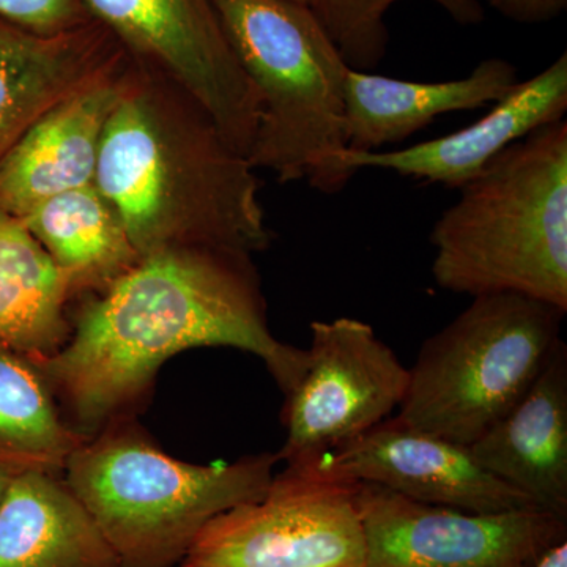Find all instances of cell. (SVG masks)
Wrapping results in <instances>:
<instances>
[{"instance_id":"obj_1","label":"cell","mask_w":567,"mask_h":567,"mask_svg":"<svg viewBox=\"0 0 567 567\" xmlns=\"http://www.w3.org/2000/svg\"><path fill=\"white\" fill-rule=\"evenodd\" d=\"M65 344L35 357L78 431L99 432L152 390L162 365L197 347H230L260 358L284 395L308 352L268 327L251 254L175 248L145 254L102 292L89 295Z\"/></svg>"},{"instance_id":"obj_2","label":"cell","mask_w":567,"mask_h":567,"mask_svg":"<svg viewBox=\"0 0 567 567\" xmlns=\"http://www.w3.org/2000/svg\"><path fill=\"white\" fill-rule=\"evenodd\" d=\"M256 171L196 100L128 55L104 126L95 185L140 256L267 249L271 233Z\"/></svg>"},{"instance_id":"obj_3","label":"cell","mask_w":567,"mask_h":567,"mask_svg":"<svg viewBox=\"0 0 567 567\" xmlns=\"http://www.w3.org/2000/svg\"><path fill=\"white\" fill-rule=\"evenodd\" d=\"M432 276L446 292L516 293L567 312V122L499 153L431 233Z\"/></svg>"},{"instance_id":"obj_4","label":"cell","mask_w":567,"mask_h":567,"mask_svg":"<svg viewBox=\"0 0 567 567\" xmlns=\"http://www.w3.org/2000/svg\"><path fill=\"white\" fill-rule=\"evenodd\" d=\"M278 462V453H262L189 464L125 416L87 435L62 476L123 567H178L213 518L265 495Z\"/></svg>"},{"instance_id":"obj_5","label":"cell","mask_w":567,"mask_h":567,"mask_svg":"<svg viewBox=\"0 0 567 567\" xmlns=\"http://www.w3.org/2000/svg\"><path fill=\"white\" fill-rule=\"evenodd\" d=\"M241 70L259 100L249 163L281 183L308 181L341 193L347 167L346 78L350 66L305 3L213 0Z\"/></svg>"},{"instance_id":"obj_6","label":"cell","mask_w":567,"mask_h":567,"mask_svg":"<svg viewBox=\"0 0 567 567\" xmlns=\"http://www.w3.org/2000/svg\"><path fill=\"white\" fill-rule=\"evenodd\" d=\"M566 312L516 293L481 295L421 347L398 420L470 446L517 404L561 341Z\"/></svg>"},{"instance_id":"obj_7","label":"cell","mask_w":567,"mask_h":567,"mask_svg":"<svg viewBox=\"0 0 567 567\" xmlns=\"http://www.w3.org/2000/svg\"><path fill=\"white\" fill-rule=\"evenodd\" d=\"M358 483L286 465L264 496L213 518L178 567H364Z\"/></svg>"},{"instance_id":"obj_8","label":"cell","mask_w":567,"mask_h":567,"mask_svg":"<svg viewBox=\"0 0 567 567\" xmlns=\"http://www.w3.org/2000/svg\"><path fill=\"white\" fill-rule=\"evenodd\" d=\"M301 379L286 395V443L279 461L315 464L390 417L402 404L410 369L375 334L352 317L316 320Z\"/></svg>"},{"instance_id":"obj_9","label":"cell","mask_w":567,"mask_h":567,"mask_svg":"<svg viewBox=\"0 0 567 567\" xmlns=\"http://www.w3.org/2000/svg\"><path fill=\"white\" fill-rule=\"evenodd\" d=\"M134 62L174 82L210 114L238 152L248 153L259 121L254 92L213 0H85Z\"/></svg>"},{"instance_id":"obj_10","label":"cell","mask_w":567,"mask_h":567,"mask_svg":"<svg viewBox=\"0 0 567 567\" xmlns=\"http://www.w3.org/2000/svg\"><path fill=\"white\" fill-rule=\"evenodd\" d=\"M364 567H533L567 536L566 518L540 507L468 513L358 483Z\"/></svg>"},{"instance_id":"obj_11","label":"cell","mask_w":567,"mask_h":567,"mask_svg":"<svg viewBox=\"0 0 567 567\" xmlns=\"http://www.w3.org/2000/svg\"><path fill=\"white\" fill-rule=\"evenodd\" d=\"M309 466L322 475L374 483L415 502L468 513L536 506L527 495L477 464L468 446L410 427L395 416Z\"/></svg>"},{"instance_id":"obj_12","label":"cell","mask_w":567,"mask_h":567,"mask_svg":"<svg viewBox=\"0 0 567 567\" xmlns=\"http://www.w3.org/2000/svg\"><path fill=\"white\" fill-rule=\"evenodd\" d=\"M128 54L32 123L0 162V208L22 218L59 194L95 183L104 126Z\"/></svg>"},{"instance_id":"obj_13","label":"cell","mask_w":567,"mask_h":567,"mask_svg":"<svg viewBox=\"0 0 567 567\" xmlns=\"http://www.w3.org/2000/svg\"><path fill=\"white\" fill-rule=\"evenodd\" d=\"M567 111V52L547 69L495 103L480 121L456 133L420 142L404 151L346 152L347 167L391 171L404 177L461 189L475 181L492 159Z\"/></svg>"},{"instance_id":"obj_14","label":"cell","mask_w":567,"mask_h":567,"mask_svg":"<svg viewBox=\"0 0 567 567\" xmlns=\"http://www.w3.org/2000/svg\"><path fill=\"white\" fill-rule=\"evenodd\" d=\"M468 450L491 475L567 520V347L563 339L527 393Z\"/></svg>"},{"instance_id":"obj_15","label":"cell","mask_w":567,"mask_h":567,"mask_svg":"<svg viewBox=\"0 0 567 567\" xmlns=\"http://www.w3.org/2000/svg\"><path fill=\"white\" fill-rule=\"evenodd\" d=\"M122 52L96 21L50 37L0 21V162L37 118L99 76Z\"/></svg>"},{"instance_id":"obj_16","label":"cell","mask_w":567,"mask_h":567,"mask_svg":"<svg viewBox=\"0 0 567 567\" xmlns=\"http://www.w3.org/2000/svg\"><path fill=\"white\" fill-rule=\"evenodd\" d=\"M518 82L505 59H486L462 80L415 82L349 69L346 140L350 152H379L427 128L440 115L499 102Z\"/></svg>"},{"instance_id":"obj_17","label":"cell","mask_w":567,"mask_h":567,"mask_svg":"<svg viewBox=\"0 0 567 567\" xmlns=\"http://www.w3.org/2000/svg\"><path fill=\"white\" fill-rule=\"evenodd\" d=\"M0 567H123L61 475L14 473L0 505Z\"/></svg>"},{"instance_id":"obj_18","label":"cell","mask_w":567,"mask_h":567,"mask_svg":"<svg viewBox=\"0 0 567 567\" xmlns=\"http://www.w3.org/2000/svg\"><path fill=\"white\" fill-rule=\"evenodd\" d=\"M21 221L69 276L74 297L102 292L141 259L95 183L44 200Z\"/></svg>"},{"instance_id":"obj_19","label":"cell","mask_w":567,"mask_h":567,"mask_svg":"<svg viewBox=\"0 0 567 567\" xmlns=\"http://www.w3.org/2000/svg\"><path fill=\"white\" fill-rule=\"evenodd\" d=\"M69 276L18 216L0 208V341L50 357L70 334Z\"/></svg>"},{"instance_id":"obj_20","label":"cell","mask_w":567,"mask_h":567,"mask_svg":"<svg viewBox=\"0 0 567 567\" xmlns=\"http://www.w3.org/2000/svg\"><path fill=\"white\" fill-rule=\"evenodd\" d=\"M33 354L0 341V465L63 475L87 439L66 423Z\"/></svg>"},{"instance_id":"obj_21","label":"cell","mask_w":567,"mask_h":567,"mask_svg":"<svg viewBox=\"0 0 567 567\" xmlns=\"http://www.w3.org/2000/svg\"><path fill=\"white\" fill-rule=\"evenodd\" d=\"M399 0H308V7L350 69H375L386 54L388 10ZM457 24L476 25L484 20L480 0H431Z\"/></svg>"},{"instance_id":"obj_22","label":"cell","mask_w":567,"mask_h":567,"mask_svg":"<svg viewBox=\"0 0 567 567\" xmlns=\"http://www.w3.org/2000/svg\"><path fill=\"white\" fill-rule=\"evenodd\" d=\"M0 21L35 35H58L93 21L85 0H0Z\"/></svg>"},{"instance_id":"obj_23","label":"cell","mask_w":567,"mask_h":567,"mask_svg":"<svg viewBox=\"0 0 567 567\" xmlns=\"http://www.w3.org/2000/svg\"><path fill=\"white\" fill-rule=\"evenodd\" d=\"M488 6L507 20L539 24L565 13L567 0H487Z\"/></svg>"},{"instance_id":"obj_24","label":"cell","mask_w":567,"mask_h":567,"mask_svg":"<svg viewBox=\"0 0 567 567\" xmlns=\"http://www.w3.org/2000/svg\"><path fill=\"white\" fill-rule=\"evenodd\" d=\"M533 567H567V540L548 548Z\"/></svg>"},{"instance_id":"obj_25","label":"cell","mask_w":567,"mask_h":567,"mask_svg":"<svg viewBox=\"0 0 567 567\" xmlns=\"http://www.w3.org/2000/svg\"><path fill=\"white\" fill-rule=\"evenodd\" d=\"M14 470L9 466L0 465V505H2L3 496H6L7 487H9L11 477L14 475Z\"/></svg>"},{"instance_id":"obj_26","label":"cell","mask_w":567,"mask_h":567,"mask_svg":"<svg viewBox=\"0 0 567 567\" xmlns=\"http://www.w3.org/2000/svg\"><path fill=\"white\" fill-rule=\"evenodd\" d=\"M292 2L305 3V6H308V0H292Z\"/></svg>"}]
</instances>
